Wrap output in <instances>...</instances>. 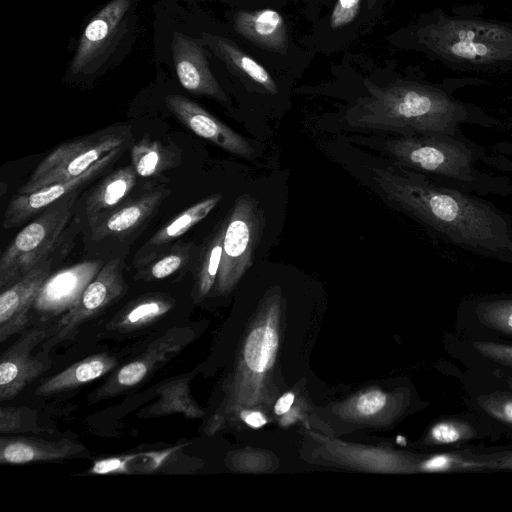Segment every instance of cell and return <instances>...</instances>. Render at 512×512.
Masks as SVG:
<instances>
[{"label":"cell","instance_id":"cell-18","mask_svg":"<svg viewBox=\"0 0 512 512\" xmlns=\"http://www.w3.org/2000/svg\"><path fill=\"white\" fill-rule=\"evenodd\" d=\"M131 0H111L88 23L80 37L70 69L73 74L84 71L108 46L116 35Z\"/></svg>","mask_w":512,"mask_h":512},{"label":"cell","instance_id":"cell-19","mask_svg":"<svg viewBox=\"0 0 512 512\" xmlns=\"http://www.w3.org/2000/svg\"><path fill=\"white\" fill-rule=\"evenodd\" d=\"M87 448L70 439L51 441L34 437H2L1 464H28L87 457Z\"/></svg>","mask_w":512,"mask_h":512},{"label":"cell","instance_id":"cell-10","mask_svg":"<svg viewBox=\"0 0 512 512\" xmlns=\"http://www.w3.org/2000/svg\"><path fill=\"white\" fill-rule=\"evenodd\" d=\"M62 241L45 258L14 284L0 294V342L23 330L29 321V312L53 265L64 254Z\"/></svg>","mask_w":512,"mask_h":512},{"label":"cell","instance_id":"cell-28","mask_svg":"<svg viewBox=\"0 0 512 512\" xmlns=\"http://www.w3.org/2000/svg\"><path fill=\"white\" fill-rule=\"evenodd\" d=\"M226 221L213 233L205 244L195 275L194 297L202 300L216 282L223 250Z\"/></svg>","mask_w":512,"mask_h":512},{"label":"cell","instance_id":"cell-16","mask_svg":"<svg viewBox=\"0 0 512 512\" xmlns=\"http://www.w3.org/2000/svg\"><path fill=\"white\" fill-rule=\"evenodd\" d=\"M187 443L164 449L138 451L101 458L94 461L88 470L92 475H123L153 473H185L193 464L182 450Z\"/></svg>","mask_w":512,"mask_h":512},{"label":"cell","instance_id":"cell-40","mask_svg":"<svg viewBox=\"0 0 512 512\" xmlns=\"http://www.w3.org/2000/svg\"><path fill=\"white\" fill-rule=\"evenodd\" d=\"M294 402V394L293 393H286L282 397H280L275 404L274 411L278 415L285 414L290 407L292 406Z\"/></svg>","mask_w":512,"mask_h":512},{"label":"cell","instance_id":"cell-32","mask_svg":"<svg viewBox=\"0 0 512 512\" xmlns=\"http://www.w3.org/2000/svg\"><path fill=\"white\" fill-rule=\"evenodd\" d=\"M476 311L482 323L512 335V300L481 303Z\"/></svg>","mask_w":512,"mask_h":512},{"label":"cell","instance_id":"cell-17","mask_svg":"<svg viewBox=\"0 0 512 512\" xmlns=\"http://www.w3.org/2000/svg\"><path fill=\"white\" fill-rule=\"evenodd\" d=\"M168 190L158 189L126 201L108 212L88 218L95 241L129 234L144 223L158 208Z\"/></svg>","mask_w":512,"mask_h":512},{"label":"cell","instance_id":"cell-3","mask_svg":"<svg viewBox=\"0 0 512 512\" xmlns=\"http://www.w3.org/2000/svg\"><path fill=\"white\" fill-rule=\"evenodd\" d=\"M414 39L426 55L449 68L488 72L512 67V23L436 10L416 25Z\"/></svg>","mask_w":512,"mask_h":512},{"label":"cell","instance_id":"cell-22","mask_svg":"<svg viewBox=\"0 0 512 512\" xmlns=\"http://www.w3.org/2000/svg\"><path fill=\"white\" fill-rule=\"evenodd\" d=\"M221 199V194L211 195L177 214L139 249L134 263L139 264L167 248L174 240L202 221L218 205Z\"/></svg>","mask_w":512,"mask_h":512},{"label":"cell","instance_id":"cell-1","mask_svg":"<svg viewBox=\"0 0 512 512\" xmlns=\"http://www.w3.org/2000/svg\"><path fill=\"white\" fill-rule=\"evenodd\" d=\"M373 178L391 202L452 241L491 251L512 250L503 218L478 200L402 169L375 168Z\"/></svg>","mask_w":512,"mask_h":512},{"label":"cell","instance_id":"cell-12","mask_svg":"<svg viewBox=\"0 0 512 512\" xmlns=\"http://www.w3.org/2000/svg\"><path fill=\"white\" fill-rule=\"evenodd\" d=\"M123 148L124 146L110 151L86 172L75 178L48 185L28 194H16L5 210L2 226L5 229L18 227L61 198L77 193L112 164Z\"/></svg>","mask_w":512,"mask_h":512},{"label":"cell","instance_id":"cell-8","mask_svg":"<svg viewBox=\"0 0 512 512\" xmlns=\"http://www.w3.org/2000/svg\"><path fill=\"white\" fill-rule=\"evenodd\" d=\"M125 290L123 263L121 259L113 258L103 264L76 305L62 315L44 347L48 348L71 338L78 327L120 298Z\"/></svg>","mask_w":512,"mask_h":512},{"label":"cell","instance_id":"cell-7","mask_svg":"<svg viewBox=\"0 0 512 512\" xmlns=\"http://www.w3.org/2000/svg\"><path fill=\"white\" fill-rule=\"evenodd\" d=\"M384 148L404 166L460 180L471 178V152L448 137L403 136L386 141Z\"/></svg>","mask_w":512,"mask_h":512},{"label":"cell","instance_id":"cell-25","mask_svg":"<svg viewBox=\"0 0 512 512\" xmlns=\"http://www.w3.org/2000/svg\"><path fill=\"white\" fill-rule=\"evenodd\" d=\"M136 183V172L132 165L125 166L108 175L90 193L85 211L87 219L110 211L120 205Z\"/></svg>","mask_w":512,"mask_h":512},{"label":"cell","instance_id":"cell-37","mask_svg":"<svg viewBox=\"0 0 512 512\" xmlns=\"http://www.w3.org/2000/svg\"><path fill=\"white\" fill-rule=\"evenodd\" d=\"M386 404V396L380 391H370L361 395L356 408L363 415H372L380 411Z\"/></svg>","mask_w":512,"mask_h":512},{"label":"cell","instance_id":"cell-11","mask_svg":"<svg viewBox=\"0 0 512 512\" xmlns=\"http://www.w3.org/2000/svg\"><path fill=\"white\" fill-rule=\"evenodd\" d=\"M49 332L40 327L22 334L0 359V400L17 396L24 388L51 367V359L34 355V348L48 338Z\"/></svg>","mask_w":512,"mask_h":512},{"label":"cell","instance_id":"cell-15","mask_svg":"<svg viewBox=\"0 0 512 512\" xmlns=\"http://www.w3.org/2000/svg\"><path fill=\"white\" fill-rule=\"evenodd\" d=\"M172 58L178 80L188 92L228 103V97L212 74L203 46L194 38L175 31Z\"/></svg>","mask_w":512,"mask_h":512},{"label":"cell","instance_id":"cell-13","mask_svg":"<svg viewBox=\"0 0 512 512\" xmlns=\"http://www.w3.org/2000/svg\"><path fill=\"white\" fill-rule=\"evenodd\" d=\"M165 103L173 115L194 134L233 155L245 159L253 157L254 149L247 139L194 101L181 95L170 94L165 97Z\"/></svg>","mask_w":512,"mask_h":512},{"label":"cell","instance_id":"cell-6","mask_svg":"<svg viewBox=\"0 0 512 512\" xmlns=\"http://www.w3.org/2000/svg\"><path fill=\"white\" fill-rule=\"evenodd\" d=\"M263 227L258 202L249 195L235 201L226 219L221 264L216 279L217 291H230L252 265Z\"/></svg>","mask_w":512,"mask_h":512},{"label":"cell","instance_id":"cell-38","mask_svg":"<svg viewBox=\"0 0 512 512\" xmlns=\"http://www.w3.org/2000/svg\"><path fill=\"white\" fill-rule=\"evenodd\" d=\"M487 409L495 417L512 424V399L494 401Z\"/></svg>","mask_w":512,"mask_h":512},{"label":"cell","instance_id":"cell-2","mask_svg":"<svg viewBox=\"0 0 512 512\" xmlns=\"http://www.w3.org/2000/svg\"><path fill=\"white\" fill-rule=\"evenodd\" d=\"M367 95L345 114L349 126L412 134L451 133L466 115L465 109L443 89L410 80L386 85L365 82Z\"/></svg>","mask_w":512,"mask_h":512},{"label":"cell","instance_id":"cell-39","mask_svg":"<svg viewBox=\"0 0 512 512\" xmlns=\"http://www.w3.org/2000/svg\"><path fill=\"white\" fill-rule=\"evenodd\" d=\"M242 419L251 427L259 428L266 424L267 420L260 412H242Z\"/></svg>","mask_w":512,"mask_h":512},{"label":"cell","instance_id":"cell-5","mask_svg":"<svg viewBox=\"0 0 512 512\" xmlns=\"http://www.w3.org/2000/svg\"><path fill=\"white\" fill-rule=\"evenodd\" d=\"M127 127H113L57 146L34 169L17 194H28L86 172L110 151L125 146Z\"/></svg>","mask_w":512,"mask_h":512},{"label":"cell","instance_id":"cell-20","mask_svg":"<svg viewBox=\"0 0 512 512\" xmlns=\"http://www.w3.org/2000/svg\"><path fill=\"white\" fill-rule=\"evenodd\" d=\"M235 31L256 46L278 54H285L289 40L282 15L271 8L240 10L233 16Z\"/></svg>","mask_w":512,"mask_h":512},{"label":"cell","instance_id":"cell-14","mask_svg":"<svg viewBox=\"0 0 512 512\" xmlns=\"http://www.w3.org/2000/svg\"><path fill=\"white\" fill-rule=\"evenodd\" d=\"M102 266L100 261H83L51 274L35 299L34 310L45 317L65 314L76 305Z\"/></svg>","mask_w":512,"mask_h":512},{"label":"cell","instance_id":"cell-36","mask_svg":"<svg viewBox=\"0 0 512 512\" xmlns=\"http://www.w3.org/2000/svg\"><path fill=\"white\" fill-rule=\"evenodd\" d=\"M473 346L485 357L512 366V346L492 342H474Z\"/></svg>","mask_w":512,"mask_h":512},{"label":"cell","instance_id":"cell-9","mask_svg":"<svg viewBox=\"0 0 512 512\" xmlns=\"http://www.w3.org/2000/svg\"><path fill=\"white\" fill-rule=\"evenodd\" d=\"M192 338V330L188 327H174L166 331L151 342L134 360L113 373L93 393L92 400L106 399L137 386L181 352Z\"/></svg>","mask_w":512,"mask_h":512},{"label":"cell","instance_id":"cell-41","mask_svg":"<svg viewBox=\"0 0 512 512\" xmlns=\"http://www.w3.org/2000/svg\"><path fill=\"white\" fill-rule=\"evenodd\" d=\"M378 0H367V7L372 9Z\"/></svg>","mask_w":512,"mask_h":512},{"label":"cell","instance_id":"cell-35","mask_svg":"<svg viewBox=\"0 0 512 512\" xmlns=\"http://www.w3.org/2000/svg\"><path fill=\"white\" fill-rule=\"evenodd\" d=\"M361 0H337L330 15V27L333 30L341 29L357 17Z\"/></svg>","mask_w":512,"mask_h":512},{"label":"cell","instance_id":"cell-30","mask_svg":"<svg viewBox=\"0 0 512 512\" xmlns=\"http://www.w3.org/2000/svg\"><path fill=\"white\" fill-rule=\"evenodd\" d=\"M277 348V334L270 327L255 328L248 336L244 359L255 372H263L269 366Z\"/></svg>","mask_w":512,"mask_h":512},{"label":"cell","instance_id":"cell-34","mask_svg":"<svg viewBox=\"0 0 512 512\" xmlns=\"http://www.w3.org/2000/svg\"><path fill=\"white\" fill-rule=\"evenodd\" d=\"M482 463L470 462L450 455H436L421 463V469L429 472L473 469Z\"/></svg>","mask_w":512,"mask_h":512},{"label":"cell","instance_id":"cell-24","mask_svg":"<svg viewBox=\"0 0 512 512\" xmlns=\"http://www.w3.org/2000/svg\"><path fill=\"white\" fill-rule=\"evenodd\" d=\"M175 300L166 294H149L129 303L110 322L109 328L120 332H131L144 328L166 313Z\"/></svg>","mask_w":512,"mask_h":512},{"label":"cell","instance_id":"cell-42","mask_svg":"<svg viewBox=\"0 0 512 512\" xmlns=\"http://www.w3.org/2000/svg\"><path fill=\"white\" fill-rule=\"evenodd\" d=\"M502 467H512V458L504 462Z\"/></svg>","mask_w":512,"mask_h":512},{"label":"cell","instance_id":"cell-31","mask_svg":"<svg viewBox=\"0 0 512 512\" xmlns=\"http://www.w3.org/2000/svg\"><path fill=\"white\" fill-rule=\"evenodd\" d=\"M45 428L38 422L35 410L28 407H1L0 432L11 433H42Z\"/></svg>","mask_w":512,"mask_h":512},{"label":"cell","instance_id":"cell-23","mask_svg":"<svg viewBox=\"0 0 512 512\" xmlns=\"http://www.w3.org/2000/svg\"><path fill=\"white\" fill-rule=\"evenodd\" d=\"M116 365V358L108 354L87 357L42 382L35 393L48 396L77 388L104 376Z\"/></svg>","mask_w":512,"mask_h":512},{"label":"cell","instance_id":"cell-4","mask_svg":"<svg viewBox=\"0 0 512 512\" xmlns=\"http://www.w3.org/2000/svg\"><path fill=\"white\" fill-rule=\"evenodd\" d=\"M76 193L61 198L27 224L7 246L0 258V289L26 275L62 241L72 215Z\"/></svg>","mask_w":512,"mask_h":512},{"label":"cell","instance_id":"cell-26","mask_svg":"<svg viewBox=\"0 0 512 512\" xmlns=\"http://www.w3.org/2000/svg\"><path fill=\"white\" fill-rule=\"evenodd\" d=\"M189 380L190 376L185 375L161 385L156 391L159 398L146 407L140 415L142 417H158L180 413L185 417H200L202 411L190 396Z\"/></svg>","mask_w":512,"mask_h":512},{"label":"cell","instance_id":"cell-27","mask_svg":"<svg viewBox=\"0 0 512 512\" xmlns=\"http://www.w3.org/2000/svg\"><path fill=\"white\" fill-rule=\"evenodd\" d=\"M191 243L171 244L137 264L136 279L153 281L165 279L184 268L191 257Z\"/></svg>","mask_w":512,"mask_h":512},{"label":"cell","instance_id":"cell-29","mask_svg":"<svg viewBox=\"0 0 512 512\" xmlns=\"http://www.w3.org/2000/svg\"><path fill=\"white\" fill-rule=\"evenodd\" d=\"M131 163L141 177H153L172 163L166 147L161 142L143 138L131 148Z\"/></svg>","mask_w":512,"mask_h":512},{"label":"cell","instance_id":"cell-33","mask_svg":"<svg viewBox=\"0 0 512 512\" xmlns=\"http://www.w3.org/2000/svg\"><path fill=\"white\" fill-rule=\"evenodd\" d=\"M471 436L472 430L470 427L451 421L439 422L430 430V438L437 444H452Z\"/></svg>","mask_w":512,"mask_h":512},{"label":"cell","instance_id":"cell-21","mask_svg":"<svg viewBox=\"0 0 512 512\" xmlns=\"http://www.w3.org/2000/svg\"><path fill=\"white\" fill-rule=\"evenodd\" d=\"M202 42L235 74L262 87L270 94H277L278 87L270 73L253 57L241 50L230 39L202 33Z\"/></svg>","mask_w":512,"mask_h":512}]
</instances>
